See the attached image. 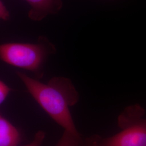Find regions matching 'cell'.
<instances>
[{
    "label": "cell",
    "instance_id": "cell-1",
    "mask_svg": "<svg viewBox=\"0 0 146 146\" xmlns=\"http://www.w3.org/2000/svg\"><path fill=\"white\" fill-rule=\"evenodd\" d=\"M17 76L28 92L52 120L64 130L79 135L69 108L76 104L79 95L72 81L63 77H54L45 84L18 72Z\"/></svg>",
    "mask_w": 146,
    "mask_h": 146
},
{
    "label": "cell",
    "instance_id": "cell-2",
    "mask_svg": "<svg viewBox=\"0 0 146 146\" xmlns=\"http://www.w3.org/2000/svg\"><path fill=\"white\" fill-rule=\"evenodd\" d=\"M145 113L139 104L127 107L119 117L118 124L121 131L106 138L99 136L98 146H146Z\"/></svg>",
    "mask_w": 146,
    "mask_h": 146
},
{
    "label": "cell",
    "instance_id": "cell-3",
    "mask_svg": "<svg viewBox=\"0 0 146 146\" xmlns=\"http://www.w3.org/2000/svg\"><path fill=\"white\" fill-rule=\"evenodd\" d=\"M42 43H7L0 45V59L13 66L37 72L48 55Z\"/></svg>",
    "mask_w": 146,
    "mask_h": 146
},
{
    "label": "cell",
    "instance_id": "cell-4",
    "mask_svg": "<svg viewBox=\"0 0 146 146\" xmlns=\"http://www.w3.org/2000/svg\"><path fill=\"white\" fill-rule=\"evenodd\" d=\"M30 5L31 9L29 17L34 21H41L46 16L54 14L60 10L62 6L60 0H26Z\"/></svg>",
    "mask_w": 146,
    "mask_h": 146
},
{
    "label": "cell",
    "instance_id": "cell-5",
    "mask_svg": "<svg viewBox=\"0 0 146 146\" xmlns=\"http://www.w3.org/2000/svg\"><path fill=\"white\" fill-rule=\"evenodd\" d=\"M21 141L17 128L0 115V146H18Z\"/></svg>",
    "mask_w": 146,
    "mask_h": 146
},
{
    "label": "cell",
    "instance_id": "cell-6",
    "mask_svg": "<svg viewBox=\"0 0 146 146\" xmlns=\"http://www.w3.org/2000/svg\"><path fill=\"white\" fill-rule=\"evenodd\" d=\"M84 140L81 134L76 135L64 130L56 146H84Z\"/></svg>",
    "mask_w": 146,
    "mask_h": 146
},
{
    "label": "cell",
    "instance_id": "cell-7",
    "mask_svg": "<svg viewBox=\"0 0 146 146\" xmlns=\"http://www.w3.org/2000/svg\"><path fill=\"white\" fill-rule=\"evenodd\" d=\"M46 133L44 131L40 130L35 134L33 140L28 145L23 146H41L45 139Z\"/></svg>",
    "mask_w": 146,
    "mask_h": 146
},
{
    "label": "cell",
    "instance_id": "cell-8",
    "mask_svg": "<svg viewBox=\"0 0 146 146\" xmlns=\"http://www.w3.org/2000/svg\"><path fill=\"white\" fill-rule=\"evenodd\" d=\"M11 91V89L0 80V105L5 101Z\"/></svg>",
    "mask_w": 146,
    "mask_h": 146
},
{
    "label": "cell",
    "instance_id": "cell-9",
    "mask_svg": "<svg viewBox=\"0 0 146 146\" xmlns=\"http://www.w3.org/2000/svg\"><path fill=\"white\" fill-rule=\"evenodd\" d=\"M99 135H94L84 139V146H98V140Z\"/></svg>",
    "mask_w": 146,
    "mask_h": 146
},
{
    "label": "cell",
    "instance_id": "cell-10",
    "mask_svg": "<svg viewBox=\"0 0 146 146\" xmlns=\"http://www.w3.org/2000/svg\"><path fill=\"white\" fill-rule=\"evenodd\" d=\"M9 18V13L3 2L0 0V19L8 20Z\"/></svg>",
    "mask_w": 146,
    "mask_h": 146
}]
</instances>
